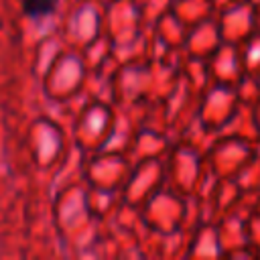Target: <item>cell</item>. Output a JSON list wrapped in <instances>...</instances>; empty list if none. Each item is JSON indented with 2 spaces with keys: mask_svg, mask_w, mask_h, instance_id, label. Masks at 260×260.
I'll use <instances>...</instances> for the list:
<instances>
[{
  "mask_svg": "<svg viewBox=\"0 0 260 260\" xmlns=\"http://www.w3.org/2000/svg\"><path fill=\"white\" fill-rule=\"evenodd\" d=\"M20 8L28 18H43L57 10V0H20Z\"/></svg>",
  "mask_w": 260,
  "mask_h": 260,
  "instance_id": "obj_1",
  "label": "cell"
}]
</instances>
